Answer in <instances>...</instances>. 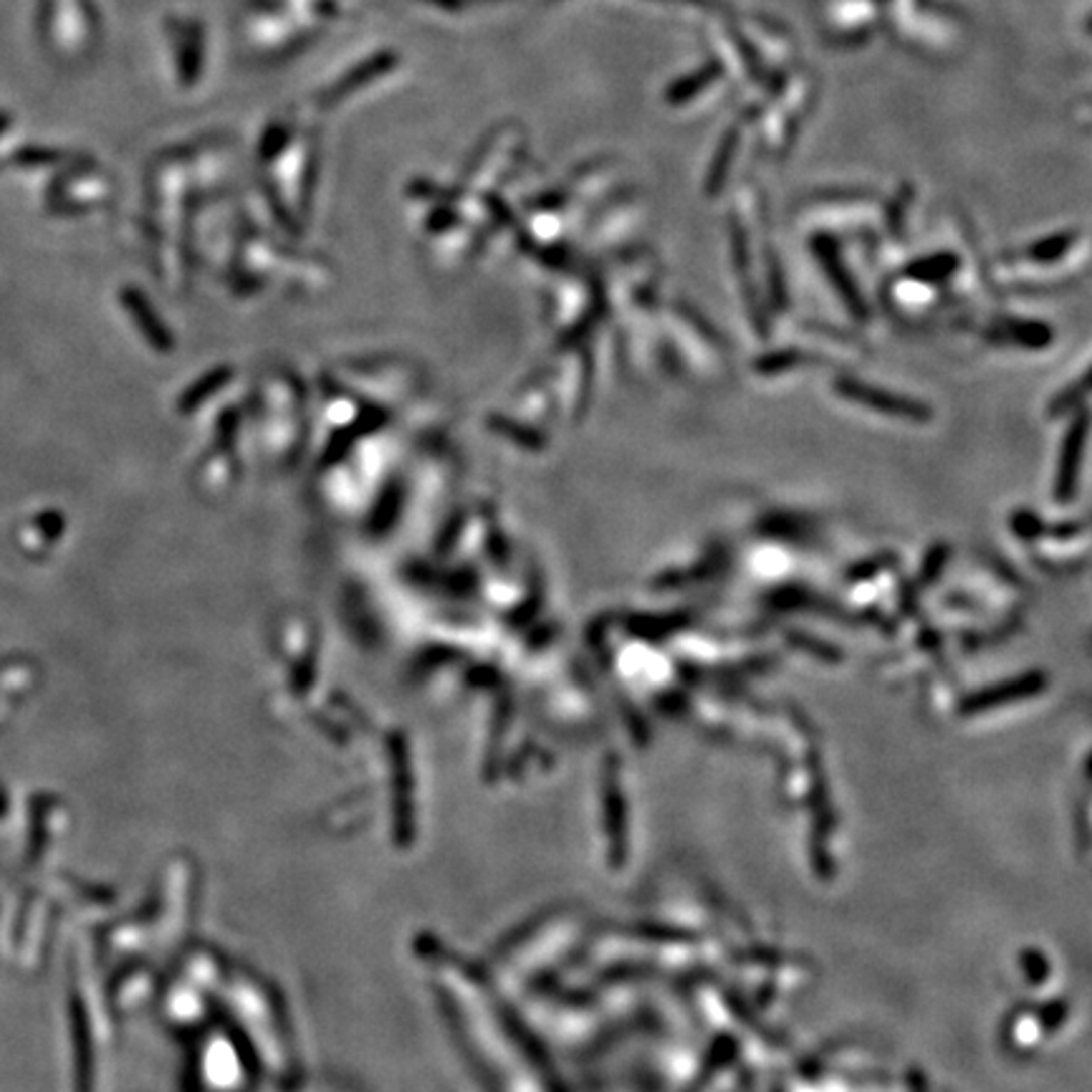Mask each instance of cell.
<instances>
[{
    "label": "cell",
    "mask_w": 1092,
    "mask_h": 1092,
    "mask_svg": "<svg viewBox=\"0 0 1092 1092\" xmlns=\"http://www.w3.org/2000/svg\"><path fill=\"white\" fill-rule=\"evenodd\" d=\"M819 23L827 38L837 43H865L875 28V3L872 0H819Z\"/></svg>",
    "instance_id": "6da1fadb"
},
{
    "label": "cell",
    "mask_w": 1092,
    "mask_h": 1092,
    "mask_svg": "<svg viewBox=\"0 0 1092 1092\" xmlns=\"http://www.w3.org/2000/svg\"><path fill=\"white\" fill-rule=\"evenodd\" d=\"M721 76H724L721 66L709 63V66H704L701 71H696V74L677 81V84L667 91V101H670V104H689V101L699 99L701 94L714 89V86L721 81Z\"/></svg>",
    "instance_id": "7a4b0ae2"
},
{
    "label": "cell",
    "mask_w": 1092,
    "mask_h": 1092,
    "mask_svg": "<svg viewBox=\"0 0 1092 1092\" xmlns=\"http://www.w3.org/2000/svg\"><path fill=\"white\" fill-rule=\"evenodd\" d=\"M842 389H845L847 397L860 399V402H865L867 407L882 410V413H898V416H915L913 402H908V399L893 397V394H882L877 392V389H867V387H842Z\"/></svg>",
    "instance_id": "3957f363"
},
{
    "label": "cell",
    "mask_w": 1092,
    "mask_h": 1092,
    "mask_svg": "<svg viewBox=\"0 0 1092 1092\" xmlns=\"http://www.w3.org/2000/svg\"><path fill=\"white\" fill-rule=\"evenodd\" d=\"M389 66H392V58H389V56H379V58H374L372 63H364V66H359L347 81H341L339 86H334V89L326 94V99L336 101L341 94H349V91L359 89L362 84H367V79H372L374 74H382V71H387Z\"/></svg>",
    "instance_id": "277c9868"
},
{
    "label": "cell",
    "mask_w": 1092,
    "mask_h": 1092,
    "mask_svg": "<svg viewBox=\"0 0 1092 1092\" xmlns=\"http://www.w3.org/2000/svg\"><path fill=\"white\" fill-rule=\"evenodd\" d=\"M1077 453H1080V428H1077V433H1075V436H1072V441L1067 443V453H1065V473H1062V478H1060L1062 489H1067V484H1070V481H1075Z\"/></svg>",
    "instance_id": "5b68a950"
},
{
    "label": "cell",
    "mask_w": 1092,
    "mask_h": 1092,
    "mask_svg": "<svg viewBox=\"0 0 1092 1092\" xmlns=\"http://www.w3.org/2000/svg\"><path fill=\"white\" fill-rule=\"evenodd\" d=\"M6 124H8V116L0 114V129H6Z\"/></svg>",
    "instance_id": "8992f818"
}]
</instances>
